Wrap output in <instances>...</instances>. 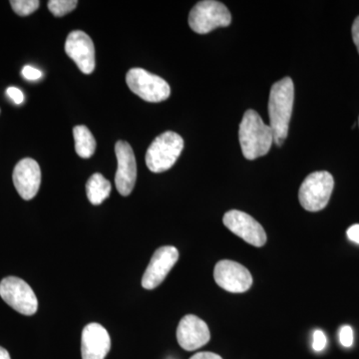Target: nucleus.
<instances>
[{"mask_svg":"<svg viewBox=\"0 0 359 359\" xmlns=\"http://www.w3.org/2000/svg\"><path fill=\"white\" fill-rule=\"evenodd\" d=\"M118 169L116 172L115 185L118 192L127 197L133 191L137 179L136 158L133 149L125 141H118L115 145Z\"/></svg>","mask_w":359,"mask_h":359,"instance_id":"obj_11","label":"nucleus"},{"mask_svg":"<svg viewBox=\"0 0 359 359\" xmlns=\"http://www.w3.org/2000/svg\"><path fill=\"white\" fill-rule=\"evenodd\" d=\"M0 359H11L8 351L4 347L0 346Z\"/></svg>","mask_w":359,"mask_h":359,"instance_id":"obj_27","label":"nucleus"},{"mask_svg":"<svg viewBox=\"0 0 359 359\" xmlns=\"http://www.w3.org/2000/svg\"><path fill=\"white\" fill-rule=\"evenodd\" d=\"M347 237L351 242L355 243L359 245V224H353L349 226L348 230L346 231Z\"/></svg>","mask_w":359,"mask_h":359,"instance_id":"obj_24","label":"nucleus"},{"mask_svg":"<svg viewBox=\"0 0 359 359\" xmlns=\"http://www.w3.org/2000/svg\"><path fill=\"white\" fill-rule=\"evenodd\" d=\"M184 149L179 134L167 131L153 141L146 153V165L153 173H163L174 166Z\"/></svg>","mask_w":359,"mask_h":359,"instance_id":"obj_3","label":"nucleus"},{"mask_svg":"<svg viewBox=\"0 0 359 359\" xmlns=\"http://www.w3.org/2000/svg\"><path fill=\"white\" fill-rule=\"evenodd\" d=\"M0 297L9 306L25 316H33L39 309V301L32 287L16 276H8L1 280Z\"/></svg>","mask_w":359,"mask_h":359,"instance_id":"obj_7","label":"nucleus"},{"mask_svg":"<svg viewBox=\"0 0 359 359\" xmlns=\"http://www.w3.org/2000/svg\"><path fill=\"white\" fill-rule=\"evenodd\" d=\"M334 180L328 172H314L309 175L299 188V199L302 207L309 212L325 209L334 191Z\"/></svg>","mask_w":359,"mask_h":359,"instance_id":"obj_4","label":"nucleus"},{"mask_svg":"<svg viewBox=\"0 0 359 359\" xmlns=\"http://www.w3.org/2000/svg\"><path fill=\"white\" fill-rule=\"evenodd\" d=\"M358 124H359V120H358Z\"/></svg>","mask_w":359,"mask_h":359,"instance_id":"obj_28","label":"nucleus"},{"mask_svg":"<svg viewBox=\"0 0 359 359\" xmlns=\"http://www.w3.org/2000/svg\"><path fill=\"white\" fill-rule=\"evenodd\" d=\"M11 7L14 13L20 16L30 15L39 9V0H11Z\"/></svg>","mask_w":359,"mask_h":359,"instance_id":"obj_19","label":"nucleus"},{"mask_svg":"<svg viewBox=\"0 0 359 359\" xmlns=\"http://www.w3.org/2000/svg\"><path fill=\"white\" fill-rule=\"evenodd\" d=\"M327 344V339L325 337V332H321V330H316L313 332V348L314 351H323V349L325 348Z\"/></svg>","mask_w":359,"mask_h":359,"instance_id":"obj_21","label":"nucleus"},{"mask_svg":"<svg viewBox=\"0 0 359 359\" xmlns=\"http://www.w3.org/2000/svg\"><path fill=\"white\" fill-rule=\"evenodd\" d=\"M211 339L207 323L198 316L188 314L180 321L177 328V339L180 346L187 351H197L205 346Z\"/></svg>","mask_w":359,"mask_h":359,"instance_id":"obj_13","label":"nucleus"},{"mask_svg":"<svg viewBox=\"0 0 359 359\" xmlns=\"http://www.w3.org/2000/svg\"><path fill=\"white\" fill-rule=\"evenodd\" d=\"M76 0H50L48 1V8L56 18H62L76 8Z\"/></svg>","mask_w":359,"mask_h":359,"instance_id":"obj_18","label":"nucleus"},{"mask_svg":"<svg viewBox=\"0 0 359 359\" xmlns=\"http://www.w3.org/2000/svg\"><path fill=\"white\" fill-rule=\"evenodd\" d=\"M73 136L77 155L84 159L92 157L96 151V140L90 130L86 126L80 125L73 129Z\"/></svg>","mask_w":359,"mask_h":359,"instance_id":"obj_17","label":"nucleus"},{"mask_svg":"<svg viewBox=\"0 0 359 359\" xmlns=\"http://www.w3.org/2000/svg\"><path fill=\"white\" fill-rule=\"evenodd\" d=\"M178 259V250L172 245H166L156 250L142 278V287L146 290H154L159 287Z\"/></svg>","mask_w":359,"mask_h":359,"instance_id":"obj_10","label":"nucleus"},{"mask_svg":"<svg viewBox=\"0 0 359 359\" xmlns=\"http://www.w3.org/2000/svg\"><path fill=\"white\" fill-rule=\"evenodd\" d=\"M126 82L134 94L147 102H162L171 94L169 84L163 78L142 68L130 69L126 75Z\"/></svg>","mask_w":359,"mask_h":359,"instance_id":"obj_6","label":"nucleus"},{"mask_svg":"<svg viewBox=\"0 0 359 359\" xmlns=\"http://www.w3.org/2000/svg\"><path fill=\"white\" fill-rule=\"evenodd\" d=\"M241 148L245 159L255 160L268 154L273 143L269 125L264 124L255 110L245 111L238 130Z\"/></svg>","mask_w":359,"mask_h":359,"instance_id":"obj_2","label":"nucleus"},{"mask_svg":"<svg viewBox=\"0 0 359 359\" xmlns=\"http://www.w3.org/2000/svg\"><path fill=\"white\" fill-rule=\"evenodd\" d=\"M190 359H223L219 354L212 353H196L195 355H193Z\"/></svg>","mask_w":359,"mask_h":359,"instance_id":"obj_26","label":"nucleus"},{"mask_svg":"<svg viewBox=\"0 0 359 359\" xmlns=\"http://www.w3.org/2000/svg\"><path fill=\"white\" fill-rule=\"evenodd\" d=\"M223 223L231 233L243 238L248 244L257 248L266 245V233L263 226L247 212L238 210L226 212Z\"/></svg>","mask_w":359,"mask_h":359,"instance_id":"obj_8","label":"nucleus"},{"mask_svg":"<svg viewBox=\"0 0 359 359\" xmlns=\"http://www.w3.org/2000/svg\"><path fill=\"white\" fill-rule=\"evenodd\" d=\"M353 39L354 44H355L356 48L359 53V16L355 18L353 25Z\"/></svg>","mask_w":359,"mask_h":359,"instance_id":"obj_25","label":"nucleus"},{"mask_svg":"<svg viewBox=\"0 0 359 359\" xmlns=\"http://www.w3.org/2000/svg\"><path fill=\"white\" fill-rule=\"evenodd\" d=\"M22 75L25 79L30 80V81H35L39 80L42 76L41 71L32 67V66H25L22 69Z\"/></svg>","mask_w":359,"mask_h":359,"instance_id":"obj_22","label":"nucleus"},{"mask_svg":"<svg viewBox=\"0 0 359 359\" xmlns=\"http://www.w3.org/2000/svg\"><path fill=\"white\" fill-rule=\"evenodd\" d=\"M231 22L228 7L216 0L198 2L189 14V25L199 34L211 32L217 27H226Z\"/></svg>","mask_w":359,"mask_h":359,"instance_id":"obj_5","label":"nucleus"},{"mask_svg":"<svg viewBox=\"0 0 359 359\" xmlns=\"http://www.w3.org/2000/svg\"><path fill=\"white\" fill-rule=\"evenodd\" d=\"M13 184L23 200L33 199L39 193L41 184V170L39 163L25 158L18 163L13 171Z\"/></svg>","mask_w":359,"mask_h":359,"instance_id":"obj_14","label":"nucleus"},{"mask_svg":"<svg viewBox=\"0 0 359 359\" xmlns=\"http://www.w3.org/2000/svg\"><path fill=\"white\" fill-rule=\"evenodd\" d=\"M215 282L222 289L233 294L247 292L252 285V276L243 264L223 259L214 269Z\"/></svg>","mask_w":359,"mask_h":359,"instance_id":"obj_9","label":"nucleus"},{"mask_svg":"<svg viewBox=\"0 0 359 359\" xmlns=\"http://www.w3.org/2000/svg\"><path fill=\"white\" fill-rule=\"evenodd\" d=\"M110 182L103 175L95 173L90 177L86 184L87 198L92 205L102 204L104 201L110 196Z\"/></svg>","mask_w":359,"mask_h":359,"instance_id":"obj_16","label":"nucleus"},{"mask_svg":"<svg viewBox=\"0 0 359 359\" xmlns=\"http://www.w3.org/2000/svg\"><path fill=\"white\" fill-rule=\"evenodd\" d=\"M6 94L15 104H21L25 101V95H23L22 91L20 89L16 88V87H9V88H7Z\"/></svg>","mask_w":359,"mask_h":359,"instance_id":"obj_23","label":"nucleus"},{"mask_svg":"<svg viewBox=\"0 0 359 359\" xmlns=\"http://www.w3.org/2000/svg\"><path fill=\"white\" fill-rule=\"evenodd\" d=\"M294 87L292 78L285 77L276 82L269 92V127L273 134V142L282 146L289 134L290 118L294 108Z\"/></svg>","mask_w":359,"mask_h":359,"instance_id":"obj_1","label":"nucleus"},{"mask_svg":"<svg viewBox=\"0 0 359 359\" xmlns=\"http://www.w3.org/2000/svg\"><path fill=\"white\" fill-rule=\"evenodd\" d=\"M65 52L84 74L95 69V47L88 34L81 30L69 33L65 42Z\"/></svg>","mask_w":359,"mask_h":359,"instance_id":"obj_12","label":"nucleus"},{"mask_svg":"<svg viewBox=\"0 0 359 359\" xmlns=\"http://www.w3.org/2000/svg\"><path fill=\"white\" fill-rule=\"evenodd\" d=\"M353 330L349 325H344L339 330V341L342 346L351 347L353 344Z\"/></svg>","mask_w":359,"mask_h":359,"instance_id":"obj_20","label":"nucleus"},{"mask_svg":"<svg viewBox=\"0 0 359 359\" xmlns=\"http://www.w3.org/2000/svg\"><path fill=\"white\" fill-rule=\"evenodd\" d=\"M111 349L107 330L99 323L87 325L82 332V359H105Z\"/></svg>","mask_w":359,"mask_h":359,"instance_id":"obj_15","label":"nucleus"}]
</instances>
